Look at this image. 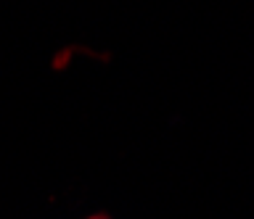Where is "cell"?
I'll return each instance as SVG.
<instances>
[{
  "label": "cell",
  "instance_id": "obj_1",
  "mask_svg": "<svg viewBox=\"0 0 254 219\" xmlns=\"http://www.w3.org/2000/svg\"><path fill=\"white\" fill-rule=\"evenodd\" d=\"M85 219H111L109 214H93V217H85Z\"/></svg>",
  "mask_w": 254,
  "mask_h": 219
}]
</instances>
